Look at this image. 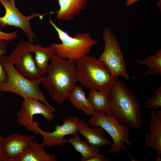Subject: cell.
I'll return each instance as SVG.
<instances>
[{"instance_id": "6da1fadb", "label": "cell", "mask_w": 161, "mask_h": 161, "mask_svg": "<svg viewBox=\"0 0 161 161\" xmlns=\"http://www.w3.org/2000/svg\"><path fill=\"white\" fill-rule=\"evenodd\" d=\"M76 63L66 61L56 54L50 61L47 73V76L41 84L47 90L50 98L62 105L78 82L76 71Z\"/></svg>"}, {"instance_id": "7a4b0ae2", "label": "cell", "mask_w": 161, "mask_h": 161, "mask_svg": "<svg viewBox=\"0 0 161 161\" xmlns=\"http://www.w3.org/2000/svg\"><path fill=\"white\" fill-rule=\"evenodd\" d=\"M108 102L112 115L120 122L132 129H140L144 123L142 105L119 79L108 91Z\"/></svg>"}, {"instance_id": "3957f363", "label": "cell", "mask_w": 161, "mask_h": 161, "mask_svg": "<svg viewBox=\"0 0 161 161\" xmlns=\"http://www.w3.org/2000/svg\"><path fill=\"white\" fill-rule=\"evenodd\" d=\"M0 61L7 75L5 81L0 84V92L15 93L24 99L32 98L52 106L40 90L39 86L46 75L38 79L27 77L20 73L13 66L9 56L1 55Z\"/></svg>"}, {"instance_id": "277c9868", "label": "cell", "mask_w": 161, "mask_h": 161, "mask_svg": "<svg viewBox=\"0 0 161 161\" xmlns=\"http://www.w3.org/2000/svg\"><path fill=\"white\" fill-rule=\"evenodd\" d=\"M76 64L78 82L90 90L108 91L119 78L103 62L92 55L85 57Z\"/></svg>"}, {"instance_id": "5b68a950", "label": "cell", "mask_w": 161, "mask_h": 161, "mask_svg": "<svg viewBox=\"0 0 161 161\" xmlns=\"http://www.w3.org/2000/svg\"><path fill=\"white\" fill-rule=\"evenodd\" d=\"M48 21L57 32L61 44L51 43V46L56 54L61 58L75 62L88 56L92 47L97 45L98 41L93 39L90 34L77 32L73 37L58 27L52 21L50 16Z\"/></svg>"}, {"instance_id": "8992f818", "label": "cell", "mask_w": 161, "mask_h": 161, "mask_svg": "<svg viewBox=\"0 0 161 161\" xmlns=\"http://www.w3.org/2000/svg\"><path fill=\"white\" fill-rule=\"evenodd\" d=\"M88 121L90 126H99L107 132L111 137L113 143L108 152L119 154L121 151L126 150L123 143L132 145L130 140L131 128L120 123L112 115L107 114L99 110H95Z\"/></svg>"}, {"instance_id": "52a82bcc", "label": "cell", "mask_w": 161, "mask_h": 161, "mask_svg": "<svg viewBox=\"0 0 161 161\" xmlns=\"http://www.w3.org/2000/svg\"><path fill=\"white\" fill-rule=\"evenodd\" d=\"M103 37L104 48L98 60L103 62L115 75L129 80L123 54L116 35L112 32L109 27H107L103 31Z\"/></svg>"}, {"instance_id": "ba28073f", "label": "cell", "mask_w": 161, "mask_h": 161, "mask_svg": "<svg viewBox=\"0 0 161 161\" xmlns=\"http://www.w3.org/2000/svg\"><path fill=\"white\" fill-rule=\"evenodd\" d=\"M79 118L71 116L63 120L64 123L61 125L56 124L55 130L52 132L44 131L38 126V123L34 121L31 125L26 127L28 131L35 134H40L43 137L41 142L44 146L50 148L54 146H62L67 142L64 137L68 135H74L79 131Z\"/></svg>"}, {"instance_id": "9c48e42d", "label": "cell", "mask_w": 161, "mask_h": 161, "mask_svg": "<svg viewBox=\"0 0 161 161\" xmlns=\"http://www.w3.org/2000/svg\"><path fill=\"white\" fill-rule=\"evenodd\" d=\"M14 0H0L5 10V14L0 16V30L7 25L13 26L21 28L24 33L29 41L34 42L36 36L33 32L30 20L38 17L42 20L46 14L32 13L26 16L23 15L14 5Z\"/></svg>"}, {"instance_id": "30bf717a", "label": "cell", "mask_w": 161, "mask_h": 161, "mask_svg": "<svg viewBox=\"0 0 161 161\" xmlns=\"http://www.w3.org/2000/svg\"><path fill=\"white\" fill-rule=\"evenodd\" d=\"M32 42L20 41L9 57L21 74L33 79L40 78L44 75L37 68L32 52Z\"/></svg>"}, {"instance_id": "8fae6325", "label": "cell", "mask_w": 161, "mask_h": 161, "mask_svg": "<svg viewBox=\"0 0 161 161\" xmlns=\"http://www.w3.org/2000/svg\"><path fill=\"white\" fill-rule=\"evenodd\" d=\"M40 101L32 98L24 99L21 107L16 115L17 122L26 127L31 125L34 121V115L37 114L42 115L48 121H52L54 117L55 109Z\"/></svg>"}, {"instance_id": "7c38bea8", "label": "cell", "mask_w": 161, "mask_h": 161, "mask_svg": "<svg viewBox=\"0 0 161 161\" xmlns=\"http://www.w3.org/2000/svg\"><path fill=\"white\" fill-rule=\"evenodd\" d=\"M35 136L11 133L2 139V150L4 161H16L26 151Z\"/></svg>"}, {"instance_id": "4fadbf2b", "label": "cell", "mask_w": 161, "mask_h": 161, "mask_svg": "<svg viewBox=\"0 0 161 161\" xmlns=\"http://www.w3.org/2000/svg\"><path fill=\"white\" fill-rule=\"evenodd\" d=\"M149 122L150 132L145 136V145L148 147L155 150L157 154L156 161H161V110L157 113L151 112Z\"/></svg>"}, {"instance_id": "5bb4252c", "label": "cell", "mask_w": 161, "mask_h": 161, "mask_svg": "<svg viewBox=\"0 0 161 161\" xmlns=\"http://www.w3.org/2000/svg\"><path fill=\"white\" fill-rule=\"evenodd\" d=\"M80 134L91 145L97 147L105 145H111L112 143L104 137V130L99 126L91 128L88 123L82 120H80L79 131Z\"/></svg>"}, {"instance_id": "9a60e30c", "label": "cell", "mask_w": 161, "mask_h": 161, "mask_svg": "<svg viewBox=\"0 0 161 161\" xmlns=\"http://www.w3.org/2000/svg\"><path fill=\"white\" fill-rule=\"evenodd\" d=\"M60 9L57 13V19L69 21L78 16L88 4L87 0H57Z\"/></svg>"}, {"instance_id": "2e32d148", "label": "cell", "mask_w": 161, "mask_h": 161, "mask_svg": "<svg viewBox=\"0 0 161 161\" xmlns=\"http://www.w3.org/2000/svg\"><path fill=\"white\" fill-rule=\"evenodd\" d=\"M44 145L32 141L24 152L16 161H56L54 154L47 152Z\"/></svg>"}, {"instance_id": "e0dca14e", "label": "cell", "mask_w": 161, "mask_h": 161, "mask_svg": "<svg viewBox=\"0 0 161 161\" xmlns=\"http://www.w3.org/2000/svg\"><path fill=\"white\" fill-rule=\"evenodd\" d=\"M32 52L35 54L34 60L36 65L43 75L47 73L49 66V62L53 56L56 54L51 46L44 47L40 44H32Z\"/></svg>"}, {"instance_id": "ac0fdd59", "label": "cell", "mask_w": 161, "mask_h": 161, "mask_svg": "<svg viewBox=\"0 0 161 161\" xmlns=\"http://www.w3.org/2000/svg\"><path fill=\"white\" fill-rule=\"evenodd\" d=\"M68 98L74 107L84 112L87 115L92 116L94 114L95 109L86 97L84 91L80 86H75Z\"/></svg>"}, {"instance_id": "d6986e66", "label": "cell", "mask_w": 161, "mask_h": 161, "mask_svg": "<svg viewBox=\"0 0 161 161\" xmlns=\"http://www.w3.org/2000/svg\"><path fill=\"white\" fill-rule=\"evenodd\" d=\"M66 141L71 144L76 151L81 154V161H88L98 154L97 147L91 145L86 140H82L78 133Z\"/></svg>"}, {"instance_id": "ffe728a7", "label": "cell", "mask_w": 161, "mask_h": 161, "mask_svg": "<svg viewBox=\"0 0 161 161\" xmlns=\"http://www.w3.org/2000/svg\"><path fill=\"white\" fill-rule=\"evenodd\" d=\"M109 91L90 90L87 99L95 110H100L106 114L112 115L109 107Z\"/></svg>"}, {"instance_id": "44dd1931", "label": "cell", "mask_w": 161, "mask_h": 161, "mask_svg": "<svg viewBox=\"0 0 161 161\" xmlns=\"http://www.w3.org/2000/svg\"><path fill=\"white\" fill-rule=\"evenodd\" d=\"M140 65H145L149 69L145 72L144 76L146 77L152 75H161V49H157L153 55L148 56L144 60L137 61Z\"/></svg>"}, {"instance_id": "7402d4cb", "label": "cell", "mask_w": 161, "mask_h": 161, "mask_svg": "<svg viewBox=\"0 0 161 161\" xmlns=\"http://www.w3.org/2000/svg\"><path fill=\"white\" fill-rule=\"evenodd\" d=\"M144 107L157 110L161 108V86L157 88L151 97L148 98Z\"/></svg>"}, {"instance_id": "603a6c76", "label": "cell", "mask_w": 161, "mask_h": 161, "mask_svg": "<svg viewBox=\"0 0 161 161\" xmlns=\"http://www.w3.org/2000/svg\"><path fill=\"white\" fill-rule=\"evenodd\" d=\"M7 45V41L5 40H3L0 42V58L1 55L6 53ZM7 78V73L0 61V84L5 81Z\"/></svg>"}, {"instance_id": "cb8c5ba5", "label": "cell", "mask_w": 161, "mask_h": 161, "mask_svg": "<svg viewBox=\"0 0 161 161\" xmlns=\"http://www.w3.org/2000/svg\"><path fill=\"white\" fill-rule=\"evenodd\" d=\"M17 32H14L11 33H6L2 32L0 30V42L4 40L9 42L18 37Z\"/></svg>"}, {"instance_id": "d4e9b609", "label": "cell", "mask_w": 161, "mask_h": 161, "mask_svg": "<svg viewBox=\"0 0 161 161\" xmlns=\"http://www.w3.org/2000/svg\"><path fill=\"white\" fill-rule=\"evenodd\" d=\"M108 159L104 155L98 154L95 157L90 159L88 161H109Z\"/></svg>"}, {"instance_id": "484cf974", "label": "cell", "mask_w": 161, "mask_h": 161, "mask_svg": "<svg viewBox=\"0 0 161 161\" xmlns=\"http://www.w3.org/2000/svg\"><path fill=\"white\" fill-rule=\"evenodd\" d=\"M138 0H126L125 5L126 7L129 6ZM157 5L161 11V0H158Z\"/></svg>"}, {"instance_id": "4316f807", "label": "cell", "mask_w": 161, "mask_h": 161, "mask_svg": "<svg viewBox=\"0 0 161 161\" xmlns=\"http://www.w3.org/2000/svg\"><path fill=\"white\" fill-rule=\"evenodd\" d=\"M2 137L0 135V161H4L2 150Z\"/></svg>"}, {"instance_id": "83f0119b", "label": "cell", "mask_w": 161, "mask_h": 161, "mask_svg": "<svg viewBox=\"0 0 161 161\" xmlns=\"http://www.w3.org/2000/svg\"><path fill=\"white\" fill-rule=\"evenodd\" d=\"M1 110H0V114H1Z\"/></svg>"}]
</instances>
